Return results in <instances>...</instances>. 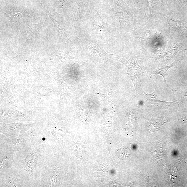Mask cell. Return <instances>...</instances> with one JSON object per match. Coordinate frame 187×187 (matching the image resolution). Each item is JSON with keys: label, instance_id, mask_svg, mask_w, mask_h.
<instances>
[{"label": "cell", "instance_id": "cell-2", "mask_svg": "<svg viewBox=\"0 0 187 187\" xmlns=\"http://www.w3.org/2000/svg\"><path fill=\"white\" fill-rule=\"evenodd\" d=\"M177 62V61L176 60L175 62H174L173 64L171 65L168 66L164 67L162 68H160L158 69H156L153 71L152 72L153 74H159L160 75L164 77V80H165V82L168 86V85L167 84L166 81V73L167 71L168 70V69L169 68H170L174 66L176 64Z\"/></svg>", "mask_w": 187, "mask_h": 187}, {"label": "cell", "instance_id": "cell-1", "mask_svg": "<svg viewBox=\"0 0 187 187\" xmlns=\"http://www.w3.org/2000/svg\"><path fill=\"white\" fill-rule=\"evenodd\" d=\"M156 89L154 92L151 94L146 93L144 92L145 98L147 102L155 107L166 109L175 104L174 102L170 103L159 100L156 96Z\"/></svg>", "mask_w": 187, "mask_h": 187}, {"label": "cell", "instance_id": "cell-4", "mask_svg": "<svg viewBox=\"0 0 187 187\" xmlns=\"http://www.w3.org/2000/svg\"><path fill=\"white\" fill-rule=\"evenodd\" d=\"M183 1V3L184 4H187V0H182Z\"/></svg>", "mask_w": 187, "mask_h": 187}, {"label": "cell", "instance_id": "cell-3", "mask_svg": "<svg viewBox=\"0 0 187 187\" xmlns=\"http://www.w3.org/2000/svg\"><path fill=\"white\" fill-rule=\"evenodd\" d=\"M184 93V96H187V86H185Z\"/></svg>", "mask_w": 187, "mask_h": 187}]
</instances>
